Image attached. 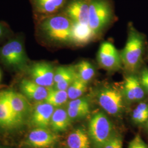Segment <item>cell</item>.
<instances>
[{
  "label": "cell",
  "mask_w": 148,
  "mask_h": 148,
  "mask_svg": "<svg viewBox=\"0 0 148 148\" xmlns=\"http://www.w3.org/2000/svg\"><path fill=\"white\" fill-rule=\"evenodd\" d=\"M73 21L64 13L52 15L43 20L40 29L49 41L57 43L71 42Z\"/></svg>",
  "instance_id": "6da1fadb"
},
{
  "label": "cell",
  "mask_w": 148,
  "mask_h": 148,
  "mask_svg": "<svg viewBox=\"0 0 148 148\" xmlns=\"http://www.w3.org/2000/svg\"><path fill=\"white\" fill-rule=\"evenodd\" d=\"M144 46V36L134 28H131L127 42L120 54L122 63L127 70L134 72L138 68L142 59Z\"/></svg>",
  "instance_id": "7a4b0ae2"
},
{
  "label": "cell",
  "mask_w": 148,
  "mask_h": 148,
  "mask_svg": "<svg viewBox=\"0 0 148 148\" xmlns=\"http://www.w3.org/2000/svg\"><path fill=\"white\" fill-rule=\"evenodd\" d=\"M113 9L109 0H90L88 25L97 35L110 22Z\"/></svg>",
  "instance_id": "3957f363"
},
{
  "label": "cell",
  "mask_w": 148,
  "mask_h": 148,
  "mask_svg": "<svg viewBox=\"0 0 148 148\" xmlns=\"http://www.w3.org/2000/svg\"><path fill=\"white\" fill-rule=\"evenodd\" d=\"M88 134L96 148H101L112 136V125L102 112L93 115L88 125Z\"/></svg>",
  "instance_id": "277c9868"
},
{
  "label": "cell",
  "mask_w": 148,
  "mask_h": 148,
  "mask_svg": "<svg viewBox=\"0 0 148 148\" xmlns=\"http://www.w3.org/2000/svg\"><path fill=\"white\" fill-rule=\"evenodd\" d=\"M97 99L99 106L110 115L119 114L123 107L122 94L114 87H106L101 89L98 93Z\"/></svg>",
  "instance_id": "5b68a950"
},
{
  "label": "cell",
  "mask_w": 148,
  "mask_h": 148,
  "mask_svg": "<svg viewBox=\"0 0 148 148\" xmlns=\"http://www.w3.org/2000/svg\"><path fill=\"white\" fill-rule=\"evenodd\" d=\"M3 63L9 66L20 68L27 63L26 53L22 43L13 40L3 46L0 52Z\"/></svg>",
  "instance_id": "8992f818"
},
{
  "label": "cell",
  "mask_w": 148,
  "mask_h": 148,
  "mask_svg": "<svg viewBox=\"0 0 148 148\" xmlns=\"http://www.w3.org/2000/svg\"><path fill=\"white\" fill-rule=\"evenodd\" d=\"M97 60L102 68L109 71H116L121 68V56L111 43L104 42L101 44L97 54Z\"/></svg>",
  "instance_id": "52a82bcc"
},
{
  "label": "cell",
  "mask_w": 148,
  "mask_h": 148,
  "mask_svg": "<svg viewBox=\"0 0 148 148\" xmlns=\"http://www.w3.org/2000/svg\"><path fill=\"white\" fill-rule=\"evenodd\" d=\"M55 70L51 64L40 62L34 64L30 69L32 81L38 85L49 88L54 84Z\"/></svg>",
  "instance_id": "ba28073f"
},
{
  "label": "cell",
  "mask_w": 148,
  "mask_h": 148,
  "mask_svg": "<svg viewBox=\"0 0 148 148\" xmlns=\"http://www.w3.org/2000/svg\"><path fill=\"white\" fill-rule=\"evenodd\" d=\"M90 0H70L64 13L73 23L88 24Z\"/></svg>",
  "instance_id": "9c48e42d"
},
{
  "label": "cell",
  "mask_w": 148,
  "mask_h": 148,
  "mask_svg": "<svg viewBox=\"0 0 148 148\" xmlns=\"http://www.w3.org/2000/svg\"><path fill=\"white\" fill-rule=\"evenodd\" d=\"M21 121L14 111L7 90L0 92V126L12 128L19 125Z\"/></svg>",
  "instance_id": "30bf717a"
},
{
  "label": "cell",
  "mask_w": 148,
  "mask_h": 148,
  "mask_svg": "<svg viewBox=\"0 0 148 148\" xmlns=\"http://www.w3.org/2000/svg\"><path fill=\"white\" fill-rule=\"evenodd\" d=\"M58 140V136L46 128H37L29 134L27 142L33 148H49L57 143Z\"/></svg>",
  "instance_id": "8fae6325"
},
{
  "label": "cell",
  "mask_w": 148,
  "mask_h": 148,
  "mask_svg": "<svg viewBox=\"0 0 148 148\" xmlns=\"http://www.w3.org/2000/svg\"><path fill=\"white\" fill-rule=\"evenodd\" d=\"M77 76L75 66H61L55 70L54 88L66 90Z\"/></svg>",
  "instance_id": "7c38bea8"
},
{
  "label": "cell",
  "mask_w": 148,
  "mask_h": 148,
  "mask_svg": "<svg viewBox=\"0 0 148 148\" xmlns=\"http://www.w3.org/2000/svg\"><path fill=\"white\" fill-rule=\"evenodd\" d=\"M124 95L128 101H137L145 96L144 89L137 76L131 75L125 77L123 85Z\"/></svg>",
  "instance_id": "4fadbf2b"
},
{
  "label": "cell",
  "mask_w": 148,
  "mask_h": 148,
  "mask_svg": "<svg viewBox=\"0 0 148 148\" xmlns=\"http://www.w3.org/2000/svg\"><path fill=\"white\" fill-rule=\"evenodd\" d=\"M54 111V107L46 101L38 104L33 112V123L38 128H47L50 125Z\"/></svg>",
  "instance_id": "5bb4252c"
},
{
  "label": "cell",
  "mask_w": 148,
  "mask_h": 148,
  "mask_svg": "<svg viewBox=\"0 0 148 148\" xmlns=\"http://www.w3.org/2000/svg\"><path fill=\"white\" fill-rule=\"evenodd\" d=\"M20 87L23 93L27 98L34 101L45 100L49 88L38 85L33 81L24 79L21 81Z\"/></svg>",
  "instance_id": "9a60e30c"
},
{
  "label": "cell",
  "mask_w": 148,
  "mask_h": 148,
  "mask_svg": "<svg viewBox=\"0 0 148 148\" xmlns=\"http://www.w3.org/2000/svg\"><path fill=\"white\" fill-rule=\"evenodd\" d=\"M97 35L88 24L73 22L71 29V43L76 45H84L93 40Z\"/></svg>",
  "instance_id": "2e32d148"
},
{
  "label": "cell",
  "mask_w": 148,
  "mask_h": 148,
  "mask_svg": "<svg viewBox=\"0 0 148 148\" xmlns=\"http://www.w3.org/2000/svg\"><path fill=\"white\" fill-rule=\"evenodd\" d=\"M67 0H32L35 11L45 16H52L61 10Z\"/></svg>",
  "instance_id": "e0dca14e"
},
{
  "label": "cell",
  "mask_w": 148,
  "mask_h": 148,
  "mask_svg": "<svg viewBox=\"0 0 148 148\" xmlns=\"http://www.w3.org/2000/svg\"><path fill=\"white\" fill-rule=\"evenodd\" d=\"M11 105L16 115L22 122L30 109V105L25 96L12 90H7Z\"/></svg>",
  "instance_id": "ac0fdd59"
},
{
  "label": "cell",
  "mask_w": 148,
  "mask_h": 148,
  "mask_svg": "<svg viewBox=\"0 0 148 148\" xmlns=\"http://www.w3.org/2000/svg\"><path fill=\"white\" fill-rule=\"evenodd\" d=\"M66 111L71 120L79 119L90 113V103L84 98L80 97L71 100L68 104Z\"/></svg>",
  "instance_id": "d6986e66"
},
{
  "label": "cell",
  "mask_w": 148,
  "mask_h": 148,
  "mask_svg": "<svg viewBox=\"0 0 148 148\" xmlns=\"http://www.w3.org/2000/svg\"><path fill=\"white\" fill-rule=\"evenodd\" d=\"M89 134L82 128H79L70 133L67 138L68 148H90Z\"/></svg>",
  "instance_id": "ffe728a7"
},
{
  "label": "cell",
  "mask_w": 148,
  "mask_h": 148,
  "mask_svg": "<svg viewBox=\"0 0 148 148\" xmlns=\"http://www.w3.org/2000/svg\"><path fill=\"white\" fill-rule=\"evenodd\" d=\"M70 121L67 111L62 108H58L53 112L50 125L54 132H62L69 128Z\"/></svg>",
  "instance_id": "44dd1931"
},
{
  "label": "cell",
  "mask_w": 148,
  "mask_h": 148,
  "mask_svg": "<svg viewBox=\"0 0 148 148\" xmlns=\"http://www.w3.org/2000/svg\"><path fill=\"white\" fill-rule=\"evenodd\" d=\"M68 99L67 90L49 87L47 96L45 101L54 107H59L63 105Z\"/></svg>",
  "instance_id": "7402d4cb"
},
{
  "label": "cell",
  "mask_w": 148,
  "mask_h": 148,
  "mask_svg": "<svg viewBox=\"0 0 148 148\" xmlns=\"http://www.w3.org/2000/svg\"><path fill=\"white\" fill-rule=\"evenodd\" d=\"M77 76L86 82H88L95 75V69L87 60H81L75 66Z\"/></svg>",
  "instance_id": "603a6c76"
},
{
  "label": "cell",
  "mask_w": 148,
  "mask_h": 148,
  "mask_svg": "<svg viewBox=\"0 0 148 148\" xmlns=\"http://www.w3.org/2000/svg\"><path fill=\"white\" fill-rule=\"evenodd\" d=\"M87 84L77 76L66 90L69 99L73 100L80 98L87 90Z\"/></svg>",
  "instance_id": "cb8c5ba5"
},
{
  "label": "cell",
  "mask_w": 148,
  "mask_h": 148,
  "mask_svg": "<svg viewBox=\"0 0 148 148\" xmlns=\"http://www.w3.org/2000/svg\"><path fill=\"white\" fill-rule=\"evenodd\" d=\"M132 120L137 124L147 122L148 120V104L142 102L133 110Z\"/></svg>",
  "instance_id": "d4e9b609"
},
{
  "label": "cell",
  "mask_w": 148,
  "mask_h": 148,
  "mask_svg": "<svg viewBox=\"0 0 148 148\" xmlns=\"http://www.w3.org/2000/svg\"><path fill=\"white\" fill-rule=\"evenodd\" d=\"M122 144L121 138L118 136L112 135L101 148H123Z\"/></svg>",
  "instance_id": "484cf974"
},
{
  "label": "cell",
  "mask_w": 148,
  "mask_h": 148,
  "mask_svg": "<svg viewBox=\"0 0 148 148\" xmlns=\"http://www.w3.org/2000/svg\"><path fill=\"white\" fill-rule=\"evenodd\" d=\"M128 148H148V147L141 137L139 134H137L129 143Z\"/></svg>",
  "instance_id": "4316f807"
},
{
  "label": "cell",
  "mask_w": 148,
  "mask_h": 148,
  "mask_svg": "<svg viewBox=\"0 0 148 148\" xmlns=\"http://www.w3.org/2000/svg\"><path fill=\"white\" fill-rule=\"evenodd\" d=\"M139 79L144 89L148 92V68L143 69Z\"/></svg>",
  "instance_id": "83f0119b"
},
{
  "label": "cell",
  "mask_w": 148,
  "mask_h": 148,
  "mask_svg": "<svg viewBox=\"0 0 148 148\" xmlns=\"http://www.w3.org/2000/svg\"><path fill=\"white\" fill-rule=\"evenodd\" d=\"M2 32H3L2 28V27H1V25H0V37L1 36V35H2Z\"/></svg>",
  "instance_id": "f1b7e54d"
},
{
  "label": "cell",
  "mask_w": 148,
  "mask_h": 148,
  "mask_svg": "<svg viewBox=\"0 0 148 148\" xmlns=\"http://www.w3.org/2000/svg\"><path fill=\"white\" fill-rule=\"evenodd\" d=\"M147 129L148 130V120L147 122Z\"/></svg>",
  "instance_id": "f546056e"
},
{
  "label": "cell",
  "mask_w": 148,
  "mask_h": 148,
  "mask_svg": "<svg viewBox=\"0 0 148 148\" xmlns=\"http://www.w3.org/2000/svg\"><path fill=\"white\" fill-rule=\"evenodd\" d=\"M1 71H0V81H1Z\"/></svg>",
  "instance_id": "4dcf8cb0"
}]
</instances>
